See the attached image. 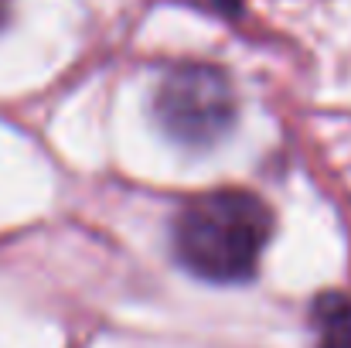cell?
Masks as SVG:
<instances>
[{
    "label": "cell",
    "mask_w": 351,
    "mask_h": 348,
    "mask_svg": "<svg viewBox=\"0 0 351 348\" xmlns=\"http://www.w3.org/2000/svg\"><path fill=\"white\" fill-rule=\"evenodd\" d=\"M273 235L269 205L245 188L195 195L174 219V253L181 266L212 283H242L256 273Z\"/></svg>",
    "instance_id": "6da1fadb"
},
{
    "label": "cell",
    "mask_w": 351,
    "mask_h": 348,
    "mask_svg": "<svg viewBox=\"0 0 351 348\" xmlns=\"http://www.w3.org/2000/svg\"><path fill=\"white\" fill-rule=\"evenodd\" d=\"M239 100L232 79L205 62L174 65L154 93V119L157 126L188 150L215 147L235 123Z\"/></svg>",
    "instance_id": "7a4b0ae2"
},
{
    "label": "cell",
    "mask_w": 351,
    "mask_h": 348,
    "mask_svg": "<svg viewBox=\"0 0 351 348\" xmlns=\"http://www.w3.org/2000/svg\"><path fill=\"white\" fill-rule=\"evenodd\" d=\"M7 7H10V0H0V24L7 21Z\"/></svg>",
    "instance_id": "277c9868"
},
{
    "label": "cell",
    "mask_w": 351,
    "mask_h": 348,
    "mask_svg": "<svg viewBox=\"0 0 351 348\" xmlns=\"http://www.w3.org/2000/svg\"><path fill=\"white\" fill-rule=\"evenodd\" d=\"M317 348H351V301L345 294H321L314 301Z\"/></svg>",
    "instance_id": "3957f363"
}]
</instances>
